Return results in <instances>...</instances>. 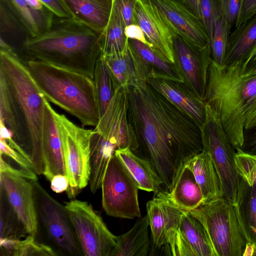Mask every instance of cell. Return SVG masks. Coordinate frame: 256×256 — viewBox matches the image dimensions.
<instances>
[{
    "mask_svg": "<svg viewBox=\"0 0 256 256\" xmlns=\"http://www.w3.org/2000/svg\"><path fill=\"white\" fill-rule=\"evenodd\" d=\"M128 90V116L142 153L169 192L185 162L203 150L199 126L146 80Z\"/></svg>",
    "mask_w": 256,
    "mask_h": 256,
    "instance_id": "1",
    "label": "cell"
},
{
    "mask_svg": "<svg viewBox=\"0 0 256 256\" xmlns=\"http://www.w3.org/2000/svg\"><path fill=\"white\" fill-rule=\"evenodd\" d=\"M204 102L218 114L232 145L242 147L244 132L256 127V72L211 59Z\"/></svg>",
    "mask_w": 256,
    "mask_h": 256,
    "instance_id": "2",
    "label": "cell"
},
{
    "mask_svg": "<svg viewBox=\"0 0 256 256\" xmlns=\"http://www.w3.org/2000/svg\"><path fill=\"white\" fill-rule=\"evenodd\" d=\"M0 76L14 101L21 134V148L38 175L46 170L43 125L46 98L31 75L26 62L6 41L0 44Z\"/></svg>",
    "mask_w": 256,
    "mask_h": 256,
    "instance_id": "3",
    "label": "cell"
},
{
    "mask_svg": "<svg viewBox=\"0 0 256 256\" xmlns=\"http://www.w3.org/2000/svg\"><path fill=\"white\" fill-rule=\"evenodd\" d=\"M100 33L74 18L55 15L50 29L37 36H27L23 48L28 60L74 70L93 79L102 56Z\"/></svg>",
    "mask_w": 256,
    "mask_h": 256,
    "instance_id": "4",
    "label": "cell"
},
{
    "mask_svg": "<svg viewBox=\"0 0 256 256\" xmlns=\"http://www.w3.org/2000/svg\"><path fill=\"white\" fill-rule=\"evenodd\" d=\"M25 62L48 102L75 116L83 126L98 124L100 116L93 79L41 61L28 60Z\"/></svg>",
    "mask_w": 256,
    "mask_h": 256,
    "instance_id": "5",
    "label": "cell"
},
{
    "mask_svg": "<svg viewBox=\"0 0 256 256\" xmlns=\"http://www.w3.org/2000/svg\"><path fill=\"white\" fill-rule=\"evenodd\" d=\"M243 203L218 197L189 212L205 228L216 256H242L246 244L252 242Z\"/></svg>",
    "mask_w": 256,
    "mask_h": 256,
    "instance_id": "6",
    "label": "cell"
},
{
    "mask_svg": "<svg viewBox=\"0 0 256 256\" xmlns=\"http://www.w3.org/2000/svg\"><path fill=\"white\" fill-rule=\"evenodd\" d=\"M206 108V119L200 127L203 150L210 154L216 170L222 197L234 203L242 204L248 186L236 172L235 147L227 136L217 113L207 104Z\"/></svg>",
    "mask_w": 256,
    "mask_h": 256,
    "instance_id": "7",
    "label": "cell"
},
{
    "mask_svg": "<svg viewBox=\"0 0 256 256\" xmlns=\"http://www.w3.org/2000/svg\"><path fill=\"white\" fill-rule=\"evenodd\" d=\"M56 115L69 184L66 192L68 197L72 199L89 182L90 144L92 130L78 126L64 114L56 112Z\"/></svg>",
    "mask_w": 256,
    "mask_h": 256,
    "instance_id": "8",
    "label": "cell"
},
{
    "mask_svg": "<svg viewBox=\"0 0 256 256\" xmlns=\"http://www.w3.org/2000/svg\"><path fill=\"white\" fill-rule=\"evenodd\" d=\"M101 188L102 206L107 215L128 219L141 217L138 184L115 154L109 162Z\"/></svg>",
    "mask_w": 256,
    "mask_h": 256,
    "instance_id": "9",
    "label": "cell"
},
{
    "mask_svg": "<svg viewBox=\"0 0 256 256\" xmlns=\"http://www.w3.org/2000/svg\"><path fill=\"white\" fill-rule=\"evenodd\" d=\"M84 256H112L117 236L87 202L72 200L64 206Z\"/></svg>",
    "mask_w": 256,
    "mask_h": 256,
    "instance_id": "10",
    "label": "cell"
},
{
    "mask_svg": "<svg viewBox=\"0 0 256 256\" xmlns=\"http://www.w3.org/2000/svg\"><path fill=\"white\" fill-rule=\"evenodd\" d=\"M36 181H33V184L38 218L48 237L64 254L84 256L64 206L52 198Z\"/></svg>",
    "mask_w": 256,
    "mask_h": 256,
    "instance_id": "11",
    "label": "cell"
},
{
    "mask_svg": "<svg viewBox=\"0 0 256 256\" xmlns=\"http://www.w3.org/2000/svg\"><path fill=\"white\" fill-rule=\"evenodd\" d=\"M134 18L135 24L142 28L152 50L175 64L174 40L178 34L158 7L150 0H138Z\"/></svg>",
    "mask_w": 256,
    "mask_h": 256,
    "instance_id": "12",
    "label": "cell"
},
{
    "mask_svg": "<svg viewBox=\"0 0 256 256\" xmlns=\"http://www.w3.org/2000/svg\"><path fill=\"white\" fill-rule=\"evenodd\" d=\"M0 190L26 234L36 236L38 218L33 181L8 172H0Z\"/></svg>",
    "mask_w": 256,
    "mask_h": 256,
    "instance_id": "13",
    "label": "cell"
},
{
    "mask_svg": "<svg viewBox=\"0 0 256 256\" xmlns=\"http://www.w3.org/2000/svg\"><path fill=\"white\" fill-rule=\"evenodd\" d=\"M176 66L186 86L204 100L211 56L210 46L197 48L179 36L174 40Z\"/></svg>",
    "mask_w": 256,
    "mask_h": 256,
    "instance_id": "14",
    "label": "cell"
},
{
    "mask_svg": "<svg viewBox=\"0 0 256 256\" xmlns=\"http://www.w3.org/2000/svg\"><path fill=\"white\" fill-rule=\"evenodd\" d=\"M163 14L177 34L199 49L210 46L202 22L178 0H150Z\"/></svg>",
    "mask_w": 256,
    "mask_h": 256,
    "instance_id": "15",
    "label": "cell"
},
{
    "mask_svg": "<svg viewBox=\"0 0 256 256\" xmlns=\"http://www.w3.org/2000/svg\"><path fill=\"white\" fill-rule=\"evenodd\" d=\"M168 248L170 255L174 256H216L203 224L192 214L184 210Z\"/></svg>",
    "mask_w": 256,
    "mask_h": 256,
    "instance_id": "16",
    "label": "cell"
},
{
    "mask_svg": "<svg viewBox=\"0 0 256 256\" xmlns=\"http://www.w3.org/2000/svg\"><path fill=\"white\" fill-rule=\"evenodd\" d=\"M148 82L168 100L191 118L200 127L206 117V104L182 82L164 76L149 78Z\"/></svg>",
    "mask_w": 256,
    "mask_h": 256,
    "instance_id": "17",
    "label": "cell"
},
{
    "mask_svg": "<svg viewBox=\"0 0 256 256\" xmlns=\"http://www.w3.org/2000/svg\"><path fill=\"white\" fill-rule=\"evenodd\" d=\"M146 210L154 244L168 246L178 230L184 210L157 196L147 202Z\"/></svg>",
    "mask_w": 256,
    "mask_h": 256,
    "instance_id": "18",
    "label": "cell"
},
{
    "mask_svg": "<svg viewBox=\"0 0 256 256\" xmlns=\"http://www.w3.org/2000/svg\"><path fill=\"white\" fill-rule=\"evenodd\" d=\"M56 113L46 100L43 125V144L46 168L43 175L50 182L56 174L66 176L62 138Z\"/></svg>",
    "mask_w": 256,
    "mask_h": 256,
    "instance_id": "19",
    "label": "cell"
},
{
    "mask_svg": "<svg viewBox=\"0 0 256 256\" xmlns=\"http://www.w3.org/2000/svg\"><path fill=\"white\" fill-rule=\"evenodd\" d=\"M102 57L119 86L128 90L140 80L147 81L150 76V68L136 54L130 44L128 51L124 54Z\"/></svg>",
    "mask_w": 256,
    "mask_h": 256,
    "instance_id": "20",
    "label": "cell"
},
{
    "mask_svg": "<svg viewBox=\"0 0 256 256\" xmlns=\"http://www.w3.org/2000/svg\"><path fill=\"white\" fill-rule=\"evenodd\" d=\"M158 197L187 212L195 210L203 202L200 188L192 172L184 164L180 169L172 190Z\"/></svg>",
    "mask_w": 256,
    "mask_h": 256,
    "instance_id": "21",
    "label": "cell"
},
{
    "mask_svg": "<svg viewBox=\"0 0 256 256\" xmlns=\"http://www.w3.org/2000/svg\"><path fill=\"white\" fill-rule=\"evenodd\" d=\"M192 172L203 196V203L222 197V186L218 172L210 154L202 150L184 164Z\"/></svg>",
    "mask_w": 256,
    "mask_h": 256,
    "instance_id": "22",
    "label": "cell"
},
{
    "mask_svg": "<svg viewBox=\"0 0 256 256\" xmlns=\"http://www.w3.org/2000/svg\"><path fill=\"white\" fill-rule=\"evenodd\" d=\"M114 154L124 163L139 189L152 192L156 196L164 193L162 182L148 160L138 156L130 148L116 150Z\"/></svg>",
    "mask_w": 256,
    "mask_h": 256,
    "instance_id": "23",
    "label": "cell"
},
{
    "mask_svg": "<svg viewBox=\"0 0 256 256\" xmlns=\"http://www.w3.org/2000/svg\"><path fill=\"white\" fill-rule=\"evenodd\" d=\"M73 18L102 32L108 21L112 0H62Z\"/></svg>",
    "mask_w": 256,
    "mask_h": 256,
    "instance_id": "24",
    "label": "cell"
},
{
    "mask_svg": "<svg viewBox=\"0 0 256 256\" xmlns=\"http://www.w3.org/2000/svg\"><path fill=\"white\" fill-rule=\"evenodd\" d=\"M7 6L16 22L27 34L35 37L48 30L54 16L52 12H44L32 8L26 0H1Z\"/></svg>",
    "mask_w": 256,
    "mask_h": 256,
    "instance_id": "25",
    "label": "cell"
},
{
    "mask_svg": "<svg viewBox=\"0 0 256 256\" xmlns=\"http://www.w3.org/2000/svg\"><path fill=\"white\" fill-rule=\"evenodd\" d=\"M256 47V15L234 28L230 34L224 64H242Z\"/></svg>",
    "mask_w": 256,
    "mask_h": 256,
    "instance_id": "26",
    "label": "cell"
},
{
    "mask_svg": "<svg viewBox=\"0 0 256 256\" xmlns=\"http://www.w3.org/2000/svg\"><path fill=\"white\" fill-rule=\"evenodd\" d=\"M148 216L140 217L126 232L117 236V244L112 256H146L150 251Z\"/></svg>",
    "mask_w": 256,
    "mask_h": 256,
    "instance_id": "27",
    "label": "cell"
},
{
    "mask_svg": "<svg viewBox=\"0 0 256 256\" xmlns=\"http://www.w3.org/2000/svg\"><path fill=\"white\" fill-rule=\"evenodd\" d=\"M117 150L111 142L92 132L90 144V176L91 192L94 194L102 186L109 162Z\"/></svg>",
    "mask_w": 256,
    "mask_h": 256,
    "instance_id": "28",
    "label": "cell"
},
{
    "mask_svg": "<svg viewBox=\"0 0 256 256\" xmlns=\"http://www.w3.org/2000/svg\"><path fill=\"white\" fill-rule=\"evenodd\" d=\"M125 27L123 20L112 3L108 21L100 36L102 56L122 54L128 51L129 42L124 33Z\"/></svg>",
    "mask_w": 256,
    "mask_h": 256,
    "instance_id": "29",
    "label": "cell"
},
{
    "mask_svg": "<svg viewBox=\"0 0 256 256\" xmlns=\"http://www.w3.org/2000/svg\"><path fill=\"white\" fill-rule=\"evenodd\" d=\"M128 42L136 54L150 68L152 71L150 76L153 74L152 76H163L174 80L184 82L176 64L164 60L150 47L138 40L128 39Z\"/></svg>",
    "mask_w": 256,
    "mask_h": 256,
    "instance_id": "30",
    "label": "cell"
},
{
    "mask_svg": "<svg viewBox=\"0 0 256 256\" xmlns=\"http://www.w3.org/2000/svg\"><path fill=\"white\" fill-rule=\"evenodd\" d=\"M93 80L100 118L105 112L116 88L119 86L102 56L96 62Z\"/></svg>",
    "mask_w": 256,
    "mask_h": 256,
    "instance_id": "31",
    "label": "cell"
},
{
    "mask_svg": "<svg viewBox=\"0 0 256 256\" xmlns=\"http://www.w3.org/2000/svg\"><path fill=\"white\" fill-rule=\"evenodd\" d=\"M230 29L221 16L217 18L210 48L211 59L220 65L224 64Z\"/></svg>",
    "mask_w": 256,
    "mask_h": 256,
    "instance_id": "32",
    "label": "cell"
},
{
    "mask_svg": "<svg viewBox=\"0 0 256 256\" xmlns=\"http://www.w3.org/2000/svg\"><path fill=\"white\" fill-rule=\"evenodd\" d=\"M0 238L20 240L27 234L0 190Z\"/></svg>",
    "mask_w": 256,
    "mask_h": 256,
    "instance_id": "33",
    "label": "cell"
},
{
    "mask_svg": "<svg viewBox=\"0 0 256 256\" xmlns=\"http://www.w3.org/2000/svg\"><path fill=\"white\" fill-rule=\"evenodd\" d=\"M234 160L238 174L249 186L256 183V155L236 147Z\"/></svg>",
    "mask_w": 256,
    "mask_h": 256,
    "instance_id": "34",
    "label": "cell"
},
{
    "mask_svg": "<svg viewBox=\"0 0 256 256\" xmlns=\"http://www.w3.org/2000/svg\"><path fill=\"white\" fill-rule=\"evenodd\" d=\"M29 235L25 240H18L13 256H54L58 254L50 246L40 242Z\"/></svg>",
    "mask_w": 256,
    "mask_h": 256,
    "instance_id": "35",
    "label": "cell"
},
{
    "mask_svg": "<svg viewBox=\"0 0 256 256\" xmlns=\"http://www.w3.org/2000/svg\"><path fill=\"white\" fill-rule=\"evenodd\" d=\"M243 207L251 238L256 244V183L248 186Z\"/></svg>",
    "mask_w": 256,
    "mask_h": 256,
    "instance_id": "36",
    "label": "cell"
},
{
    "mask_svg": "<svg viewBox=\"0 0 256 256\" xmlns=\"http://www.w3.org/2000/svg\"><path fill=\"white\" fill-rule=\"evenodd\" d=\"M202 21L207 32L209 42L212 41L217 18L220 16L218 0H200Z\"/></svg>",
    "mask_w": 256,
    "mask_h": 256,
    "instance_id": "37",
    "label": "cell"
},
{
    "mask_svg": "<svg viewBox=\"0 0 256 256\" xmlns=\"http://www.w3.org/2000/svg\"><path fill=\"white\" fill-rule=\"evenodd\" d=\"M242 0H218L221 16L230 28L235 26L238 20Z\"/></svg>",
    "mask_w": 256,
    "mask_h": 256,
    "instance_id": "38",
    "label": "cell"
},
{
    "mask_svg": "<svg viewBox=\"0 0 256 256\" xmlns=\"http://www.w3.org/2000/svg\"><path fill=\"white\" fill-rule=\"evenodd\" d=\"M138 0H112V3L126 26L135 24L134 11Z\"/></svg>",
    "mask_w": 256,
    "mask_h": 256,
    "instance_id": "39",
    "label": "cell"
},
{
    "mask_svg": "<svg viewBox=\"0 0 256 256\" xmlns=\"http://www.w3.org/2000/svg\"><path fill=\"white\" fill-rule=\"evenodd\" d=\"M0 155L10 159L24 168L34 170L31 161L11 148L4 139H0Z\"/></svg>",
    "mask_w": 256,
    "mask_h": 256,
    "instance_id": "40",
    "label": "cell"
},
{
    "mask_svg": "<svg viewBox=\"0 0 256 256\" xmlns=\"http://www.w3.org/2000/svg\"><path fill=\"white\" fill-rule=\"evenodd\" d=\"M256 15V0H242L240 10L234 28Z\"/></svg>",
    "mask_w": 256,
    "mask_h": 256,
    "instance_id": "41",
    "label": "cell"
},
{
    "mask_svg": "<svg viewBox=\"0 0 256 256\" xmlns=\"http://www.w3.org/2000/svg\"><path fill=\"white\" fill-rule=\"evenodd\" d=\"M56 16L62 18L72 17L70 11L62 0H40Z\"/></svg>",
    "mask_w": 256,
    "mask_h": 256,
    "instance_id": "42",
    "label": "cell"
},
{
    "mask_svg": "<svg viewBox=\"0 0 256 256\" xmlns=\"http://www.w3.org/2000/svg\"><path fill=\"white\" fill-rule=\"evenodd\" d=\"M240 148L244 152L256 155V127L244 132V143Z\"/></svg>",
    "mask_w": 256,
    "mask_h": 256,
    "instance_id": "43",
    "label": "cell"
},
{
    "mask_svg": "<svg viewBox=\"0 0 256 256\" xmlns=\"http://www.w3.org/2000/svg\"><path fill=\"white\" fill-rule=\"evenodd\" d=\"M124 33L128 39L138 40L149 46L143 30L138 24H132L126 26L124 28Z\"/></svg>",
    "mask_w": 256,
    "mask_h": 256,
    "instance_id": "44",
    "label": "cell"
},
{
    "mask_svg": "<svg viewBox=\"0 0 256 256\" xmlns=\"http://www.w3.org/2000/svg\"><path fill=\"white\" fill-rule=\"evenodd\" d=\"M50 182L52 190L56 193L66 191L69 186L66 176L62 174L54 176Z\"/></svg>",
    "mask_w": 256,
    "mask_h": 256,
    "instance_id": "45",
    "label": "cell"
},
{
    "mask_svg": "<svg viewBox=\"0 0 256 256\" xmlns=\"http://www.w3.org/2000/svg\"><path fill=\"white\" fill-rule=\"evenodd\" d=\"M202 21L200 0H178Z\"/></svg>",
    "mask_w": 256,
    "mask_h": 256,
    "instance_id": "46",
    "label": "cell"
},
{
    "mask_svg": "<svg viewBox=\"0 0 256 256\" xmlns=\"http://www.w3.org/2000/svg\"><path fill=\"white\" fill-rule=\"evenodd\" d=\"M242 66L246 72H256V47Z\"/></svg>",
    "mask_w": 256,
    "mask_h": 256,
    "instance_id": "47",
    "label": "cell"
},
{
    "mask_svg": "<svg viewBox=\"0 0 256 256\" xmlns=\"http://www.w3.org/2000/svg\"><path fill=\"white\" fill-rule=\"evenodd\" d=\"M34 9L41 12H52L40 0H26Z\"/></svg>",
    "mask_w": 256,
    "mask_h": 256,
    "instance_id": "48",
    "label": "cell"
},
{
    "mask_svg": "<svg viewBox=\"0 0 256 256\" xmlns=\"http://www.w3.org/2000/svg\"><path fill=\"white\" fill-rule=\"evenodd\" d=\"M256 250V244L248 242L246 244L242 256H252Z\"/></svg>",
    "mask_w": 256,
    "mask_h": 256,
    "instance_id": "49",
    "label": "cell"
}]
</instances>
